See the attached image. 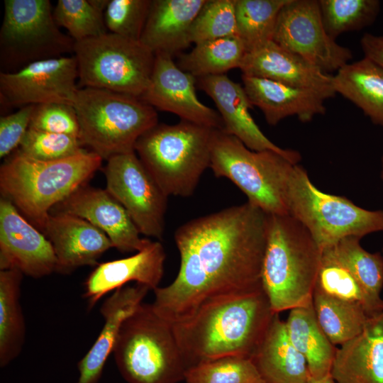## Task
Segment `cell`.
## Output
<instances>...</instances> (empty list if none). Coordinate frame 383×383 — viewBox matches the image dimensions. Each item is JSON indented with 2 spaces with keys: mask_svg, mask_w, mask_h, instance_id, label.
Listing matches in <instances>:
<instances>
[{
  "mask_svg": "<svg viewBox=\"0 0 383 383\" xmlns=\"http://www.w3.org/2000/svg\"><path fill=\"white\" fill-rule=\"evenodd\" d=\"M196 80L197 87L215 103L223 123V131L252 150H272L295 163L300 162L301 157L298 151L280 148L260 129L250 113L252 106L243 86L226 74L206 76Z\"/></svg>",
  "mask_w": 383,
  "mask_h": 383,
  "instance_id": "ac0fdd59",
  "label": "cell"
},
{
  "mask_svg": "<svg viewBox=\"0 0 383 383\" xmlns=\"http://www.w3.org/2000/svg\"><path fill=\"white\" fill-rule=\"evenodd\" d=\"M75 41L62 33L50 0H5L0 29L2 72L73 53Z\"/></svg>",
  "mask_w": 383,
  "mask_h": 383,
  "instance_id": "8fae6325",
  "label": "cell"
},
{
  "mask_svg": "<svg viewBox=\"0 0 383 383\" xmlns=\"http://www.w3.org/2000/svg\"><path fill=\"white\" fill-rule=\"evenodd\" d=\"M165 252L160 241H152L130 257L98 264L84 283L83 296L91 309L105 294L135 282L155 290L162 278Z\"/></svg>",
  "mask_w": 383,
  "mask_h": 383,
  "instance_id": "44dd1931",
  "label": "cell"
},
{
  "mask_svg": "<svg viewBox=\"0 0 383 383\" xmlns=\"http://www.w3.org/2000/svg\"><path fill=\"white\" fill-rule=\"evenodd\" d=\"M215 130L184 120L157 123L138 138L135 152L167 196L188 197L210 166Z\"/></svg>",
  "mask_w": 383,
  "mask_h": 383,
  "instance_id": "5b68a950",
  "label": "cell"
},
{
  "mask_svg": "<svg viewBox=\"0 0 383 383\" xmlns=\"http://www.w3.org/2000/svg\"><path fill=\"white\" fill-rule=\"evenodd\" d=\"M55 208V212L72 214L91 223L120 252L140 251L150 241L140 237L125 208L106 189L83 185Z\"/></svg>",
  "mask_w": 383,
  "mask_h": 383,
  "instance_id": "e0dca14e",
  "label": "cell"
},
{
  "mask_svg": "<svg viewBox=\"0 0 383 383\" xmlns=\"http://www.w3.org/2000/svg\"><path fill=\"white\" fill-rule=\"evenodd\" d=\"M240 69L243 75L312 90L326 99L336 94L333 75L282 48L273 40L248 52Z\"/></svg>",
  "mask_w": 383,
  "mask_h": 383,
  "instance_id": "ffe728a7",
  "label": "cell"
},
{
  "mask_svg": "<svg viewBox=\"0 0 383 383\" xmlns=\"http://www.w3.org/2000/svg\"><path fill=\"white\" fill-rule=\"evenodd\" d=\"M84 150L77 136L29 128L17 152L40 161H52L75 155Z\"/></svg>",
  "mask_w": 383,
  "mask_h": 383,
  "instance_id": "f35d334b",
  "label": "cell"
},
{
  "mask_svg": "<svg viewBox=\"0 0 383 383\" xmlns=\"http://www.w3.org/2000/svg\"><path fill=\"white\" fill-rule=\"evenodd\" d=\"M295 163L272 150L255 151L235 137L216 129L209 167L233 182L248 202L270 215H288L285 196Z\"/></svg>",
  "mask_w": 383,
  "mask_h": 383,
  "instance_id": "9c48e42d",
  "label": "cell"
},
{
  "mask_svg": "<svg viewBox=\"0 0 383 383\" xmlns=\"http://www.w3.org/2000/svg\"><path fill=\"white\" fill-rule=\"evenodd\" d=\"M206 0H152L140 41L155 55L174 57L191 44L192 25Z\"/></svg>",
  "mask_w": 383,
  "mask_h": 383,
  "instance_id": "cb8c5ba5",
  "label": "cell"
},
{
  "mask_svg": "<svg viewBox=\"0 0 383 383\" xmlns=\"http://www.w3.org/2000/svg\"><path fill=\"white\" fill-rule=\"evenodd\" d=\"M35 105H28L0 118V157L3 158L19 148L28 131Z\"/></svg>",
  "mask_w": 383,
  "mask_h": 383,
  "instance_id": "b9f144b4",
  "label": "cell"
},
{
  "mask_svg": "<svg viewBox=\"0 0 383 383\" xmlns=\"http://www.w3.org/2000/svg\"><path fill=\"white\" fill-rule=\"evenodd\" d=\"M338 93L360 108L377 126L383 127V68L363 57L348 63L333 75Z\"/></svg>",
  "mask_w": 383,
  "mask_h": 383,
  "instance_id": "4316f807",
  "label": "cell"
},
{
  "mask_svg": "<svg viewBox=\"0 0 383 383\" xmlns=\"http://www.w3.org/2000/svg\"><path fill=\"white\" fill-rule=\"evenodd\" d=\"M267 225L268 214L247 201L180 226L174 235L179 270L153 291L154 311L173 324L211 298L262 288Z\"/></svg>",
  "mask_w": 383,
  "mask_h": 383,
  "instance_id": "6da1fadb",
  "label": "cell"
},
{
  "mask_svg": "<svg viewBox=\"0 0 383 383\" xmlns=\"http://www.w3.org/2000/svg\"><path fill=\"white\" fill-rule=\"evenodd\" d=\"M364 57L383 68V35L365 33L360 40Z\"/></svg>",
  "mask_w": 383,
  "mask_h": 383,
  "instance_id": "7bdbcfd3",
  "label": "cell"
},
{
  "mask_svg": "<svg viewBox=\"0 0 383 383\" xmlns=\"http://www.w3.org/2000/svg\"><path fill=\"white\" fill-rule=\"evenodd\" d=\"M29 128L78 138L79 135V124L76 111L73 105L68 104L35 105Z\"/></svg>",
  "mask_w": 383,
  "mask_h": 383,
  "instance_id": "60d3db41",
  "label": "cell"
},
{
  "mask_svg": "<svg viewBox=\"0 0 383 383\" xmlns=\"http://www.w3.org/2000/svg\"><path fill=\"white\" fill-rule=\"evenodd\" d=\"M307 383H335V382L330 374L320 379L311 378Z\"/></svg>",
  "mask_w": 383,
  "mask_h": 383,
  "instance_id": "ee69618b",
  "label": "cell"
},
{
  "mask_svg": "<svg viewBox=\"0 0 383 383\" xmlns=\"http://www.w3.org/2000/svg\"><path fill=\"white\" fill-rule=\"evenodd\" d=\"M289 0H234L238 36L247 52L272 40L282 9Z\"/></svg>",
  "mask_w": 383,
  "mask_h": 383,
  "instance_id": "d6a6232c",
  "label": "cell"
},
{
  "mask_svg": "<svg viewBox=\"0 0 383 383\" xmlns=\"http://www.w3.org/2000/svg\"><path fill=\"white\" fill-rule=\"evenodd\" d=\"M57 258V272L70 274L94 266L101 255L113 248L109 237L89 221L64 212L50 213L42 230Z\"/></svg>",
  "mask_w": 383,
  "mask_h": 383,
  "instance_id": "d6986e66",
  "label": "cell"
},
{
  "mask_svg": "<svg viewBox=\"0 0 383 383\" xmlns=\"http://www.w3.org/2000/svg\"><path fill=\"white\" fill-rule=\"evenodd\" d=\"M321 255L299 221L289 215L268 214L261 284L274 313L312 304Z\"/></svg>",
  "mask_w": 383,
  "mask_h": 383,
  "instance_id": "277c9868",
  "label": "cell"
},
{
  "mask_svg": "<svg viewBox=\"0 0 383 383\" xmlns=\"http://www.w3.org/2000/svg\"><path fill=\"white\" fill-rule=\"evenodd\" d=\"M360 238L346 237L331 246L338 259L348 268L374 303L383 311V256L370 252L360 245Z\"/></svg>",
  "mask_w": 383,
  "mask_h": 383,
  "instance_id": "836d02e7",
  "label": "cell"
},
{
  "mask_svg": "<svg viewBox=\"0 0 383 383\" xmlns=\"http://www.w3.org/2000/svg\"><path fill=\"white\" fill-rule=\"evenodd\" d=\"M272 40L328 74L353 58L349 48L327 33L316 0H289L279 14Z\"/></svg>",
  "mask_w": 383,
  "mask_h": 383,
  "instance_id": "4fadbf2b",
  "label": "cell"
},
{
  "mask_svg": "<svg viewBox=\"0 0 383 383\" xmlns=\"http://www.w3.org/2000/svg\"><path fill=\"white\" fill-rule=\"evenodd\" d=\"M314 292L357 304L365 309L370 317L382 313V310L374 303L331 246L322 250Z\"/></svg>",
  "mask_w": 383,
  "mask_h": 383,
  "instance_id": "4dcf8cb0",
  "label": "cell"
},
{
  "mask_svg": "<svg viewBox=\"0 0 383 383\" xmlns=\"http://www.w3.org/2000/svg\"><path fill=\"white\" fill-rule=\"evenodd\" d=\"M320 13L327 33L333 39L371 25L380 11L378 0H319Z\"/></svg>",
  "mask_w": 383,
  "mask_h": 383,
  "instance_id": "e575fe53",
  "label": "cell"
},
{
  "mask_svg": "<svg viewBox=\"0 0 383 383\" xmlns=\"http://www.w3.org/2000/svg\"><path fill=\"white\" fill-rule=\"evenodd\" d=\"M287 214L310 233L323 250L346 237L383 232V210H368L348 198L325 193L299 164L290 173L285 196Z\"/></svg>",
  "mask_w": 383,
  "mask_h": 383,
  "instance_id": "ba28073f",
  "label": "cell"
},
{
  "mask_svg": "<svg viewBox=\"0 0 383 383\" xmlns=\"http://www.w3.org/2000/svg\"><path fill=\"white\" fill-rule=\"evenodd\" d=\"M77 79L74 55L33 62L13 72H1V104L19 108L49 103L73 105Z\"/></svg>",
  "mask_w": 383,
  "mask_h": 383,
  "instance_id": "5bb4252c",
  "label": "cell"
},
{
  "mask_svg": "<svg viewBox=\"0 0 383 383\" xmlns=\"http://www.w3.org/2000/svg\"><path fill=\"white\" fill-rule=\"evenodd\" d=\"M53 18L75 42L109 32L104 12L94 7L90 0H58L53 7Z\"/></svg>",
  "mask_w": 383,
  "mask_h": 383,
  "instance_id": "8d00e7d4",
  "label": "cell"
},
{
  "mask_svg": "<svg viewBox=\"0 0 383 383\" xmlns=\"http://www.w3.org/2000/svg\"><path fill=\"white\" fill-rule=\"evenodd\" d=\"M313 306L323 331L334 345L357 336L370 318L360 305L314 292Z\"/></svg>",
  "mask_w": 383,
  "mask_h": 383,
  "instance_id": "1f68e13d",
  "label": "cell"
},
{
  "mask_svg": "<svg viewBox=\"0 0 383 383\" xmlns=\"http://www.w3.org/2000/svg\"><path fill=\"white\" fill-rule=\"evenodd\" d=\"M187 383H265L250 357L227 356L189 367Z\"/></svg>",
  "mask_w": 383,
  "mask_h": 383,
  "instance_id": "d590c367",
  "label": "cell"
},
{
  "mask_svg": "<svg viewBox=\"0 0 383 383\" xmlns=\"http://www.w3.org/2000/svg\"><path fill=\"white\" fill-rule=\"evenodd\" d=\"M246 53L242 40L230 36L195 44L189 52L180 55L177 65L196 78L225 74L240 68Z\"/></svg>",
  "mask_w": 383,
  "mask_h": 383,
  "instance_id": "f546056e",
  "label": "cell"
},
{
  "mask_svg": "<svg viewBox=\"0 0 383 383\" xmlns=\"http://www.w3.org/2000/svg\"><path fill=\"white\" fill-rule=\"evenodd\" d=\"M102 160L86 150L52 161L34 160L16 151L0 168L1 196L42 231L50 210L87 184Z\"/></svg>",
  "mask_w": 383,
  "mask_h": 383,
  "instance_id": "3957f363",
  "label": "cell"
},
{
  "mask_svg": "<svg viewBox=\"0 0 383 383\" xmlns=\"http://www.w3.org/2000/svg\"><path fill=\"white\" fill-rule=\"evenodd\" d=\"M382 256H383V248H382Z\"/></svg>",
  "mask_w": 383,
  "mask_h": 383,
  "instance_id": "bcb514c9",
  "label": "cell"
},
{
  "mask_svg": "<svg viewBox=\"0 0 383 383\" xmlns=\"http://www.w3.org/2000/svg\"><path fill=\"white\" fill-rule=\"evenodd\" d=\"M238 36L234 0H206L189 32L192 43Z\"/></svg>",
  "mask_w": 383,
  "mask_h": 383,
  "instance_id": "74e56055",
  "label": "cell"
},
{
  "mask_svg": "<svg viewBox=\"0 0 383 383\" xmlns=\"http://www.w3.org/2000/svg\"><path fill=\"white\" fill-rule=\"evenodd\" d=\"M79 88L91 87L140 97L152 75L155 55L140 40L107 33L75 42Z\"/></svg>",
  "mask_w": 383,
  "mask_h": 383,
  "instance_id": "30bf717a",
  "label": "cell"
},
{
  "mask_svg": "<svg viewBox=\"0 0 383 383\" xmlns=\"http://www.w3.org/2000/svg\"><path fill=\"white\" fill-rule=\"evenodd\" d=\"M285 323L291 342L307 362L311 378L330 374L337 348L321 328L313 302L289 310Z\"/></svg>",
  "mask_w": 383,
  "mask_h": 383,
  "instance_id": "83f0119b",
  "label": "cell"
},
{
  "mask_svg": "<svg viewBox=\"0 0 383 383\" xmlns=\"http://www.w3.org/2000/svg\"><path fill=\"white\" fill-rule=\"evenodd\" d=\"M196 81L194 76L179 68L173 57L157 54L149 84L140 98L155 109L172 113L181 120L223 130L218 112L197 97Z\"/></svg>",
  "mask_w": 383,
  "mask_h": 383,
  "instance_id": "2e32d148",
  "label": "cell"
},
{
  "mask_svg": "<svg viewBox=\"0 0 383 383\" xmlns=\"http://www.w3.org/2000/svg\"><path fill=\"white\" fill-rule=\"evenodd\" d=\"M18 270L40 278L57 272V258L47 237L14 204L0 199V270Z\"/></svg>",
  "mask_w": 383,
  "mask_h": 383,
  "instance_id": "9a60e30c",
  "label": "cell"
},
{
  "mask_svg": "<svg viewBox=\"0 0 383 383\" xmlns=\"http://www.w3.org/2000/svg\"><path fill=\"white\" fill-rule=\"evenodd\" d=\"M382 315H383V311H382Z\"/></svg>",
  "mask_w": 383,
  "mask_h": 383,
  "instance_id": "7dc6e473",
  "label": "cell"
},
{
  "mask_svg": "<svg viewBox=\"0 0 383 383\" xmlns=\"http://www.w3.org/2000/svg\"><path fill=\"white\" fill-rule=\"evenodd\" d=\"M242 80L250 104L262 111L271 126L292 116L307 123L326 112V99L314 91L243 74Z\"/></svg>",
  "mask_w": 383,
  "mask_h": 383,
  "instance_id": "603a6c76",
  "label": "cell"
},
{
  "mask_svg": "<svg viewBox=\"0 0 383 383\" xmlns=\"http://www.w3.org/2000/svg\"><path fill=\"white\" fill-rule=\"evenodd\" d=\"M106 161V189L125 208L140 234L162 240L168 196L135 151Z\"/></svg>",
  "mask_w": 383,
  "mask_h": 383,
  "instance_id": "7c38bea8",
  "label": "cell"
},
{
  "mask_svg": "<svg viewBox=\"0 0 383 383\" xmlns=\"http://www.w3.org/2000/svg\"><path fill=\"white\" fill-rule=\"evenodd\" d=\"M150 289L136 284L115 290L100 308L104 326L95 342L78 362L79 377L76 383H98L125 320L143 303Z\"/></svg>",
  "mask_w": 383,
  "mask_h": 383,
  "instance_id": "7402d4cb",
  "label": "cell"
},
{
  "mask_svg": "<svg viewBox=\"0 0 383 383\" xmlns=\"http://www.w3.org/2000/svg\"><path fill=\"white\" fill-rule=\"evenodd\" d=\"M152 0H109L104 12L109 33L140 40Z\"/></svg>",
  "mask_w": 383,
  "mask_h": 383,
  "instance_id": "ab89813d",
  "label": "cell"
},
{
  "mask_svg": "<svg viewBox=\"0 0 383 383\" xmlns=\"http://www.w3.org/2000/svg\"><path fill=\"white\" fill-rule=\"evenodd\" d=\"M331 374L335 383H383L382 313L337 348Z\"/></svg>",
  "mask_w": 383,
  "mask_h": 383,
  "instance_id": "d4e9b609",
  "label": "cell"
},
{
  "mask_svg": "<svg viewBox=\"0 0 383 383\" xmlns=\"http://www.w3.org/2000/svg\"><path fill=\"white\" fill-rule=\"evenodd\" d=\"M128 383H179L189 368L172 326L142 303L123 323L113 352Z\"/></svg>",
  "mask_w": 383,
  "mask_h": 383,
  "instance_id": "8992f818",
  "label": "cell"
},
{
  "mask_svg": "<svg viewBox=\"0 0 383 383\" xmlns=\"http://www.w3.org/2000/svg\"><path fill=\"white\" fill-rule=\"evenodd\" d=\"M380 177H381L382 180L383 181V154H382V158H381Z\"/></svg>",
  "mask_w": 383,
  "mask_h": 383,
  "instance_id": "f6af8a7d",
  "label": "cell"
},
{
  "mask_svg": "<svg viewBox=\"0 0 383 383\" xmlns=\"http://www.w3.org/2000/svg\"><path fill=\"white\" fill-rule=\"evenodd\" d=\"M275 313L260 288L211 298L172 326L189 367L227 356L251 358Z\"/></svg>",
  "mask_w": 383,
  "mask_h": 383,
  "instance_id": "7a4b0ae2",
  "label": "cell"
},
{
  "mask_svg": "<svg viewBox=\"0 0 383 383\" xmlns=\"http://www.w3.org/2000/svg\"><path fill=\"white\" fill-rule=\"evenodd\" d=\"M82 146L102 160L135 151L138 138L158 123L156 109L140 97L79 88L74 103Z\"/></svg>",
  "mask_w": 383,
  "mask_h": 383,
  "instance_id": "52a82bcc",
  "label": "cell"
},
{
  "mask_svg": "<svg viewBox=\"0 0 383 383\" xmlns=\"http://www.w3.org/2000/svg\"><path fill=\"white\" fill-rule=\"evenodd\" d=\"M251 359L265 383H307L311 378L305 357L291 342L279 313Z\"/></svg>",
  "mask_w": 383,
  "mask_h": 383,
  "instance_id": "484cf974",
  "label": "cell"
},
{
  "mask_svg": "<svg viewBox=\"0 0 383 383\" xmlns=\"http://www.w3.org/2000/svg\"><path fill=\"white\" fill-rule=\"evenodd\" d=\"M23 274L18 270H0V366L4 367L21 353L26 323L21 306Z\"/></svg>",
  "mask_w": 383,
  "mask_h": 383,
  "instance_id": "f1b7e54d",
  "label": "cell"
}]
</instances>
